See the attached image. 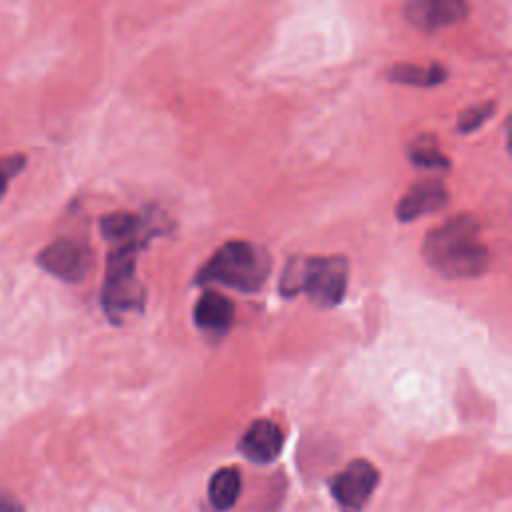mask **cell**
I'll return each instance as SVG.
<instances>
[{"mask_svg": "<svg viewBox=\"0 0 512 512\" xmlns=\"http://www.w3.org/2000/svg\"><path fill=\"white\" fill-rule=\"evenodd\" d=\"M424 258L446 278H474L488 266V250L480 242V228L472 216L458 214L432 228L424 240Z\"/></svg>", "mask_w": 512, "mask_h": 512, "instance_id": "cell-1", "label": "cell"}, {"mask_svg": "<svg viewBox=\"0 0 512 512\" xmlns=\"http://www.w3.org/2000/svg\"><path fill=\"white\" fill-rule=\"evenodd\" d=\"M348 262L342 256L298 258L286 264L280 290L286 296L304 292L316 306H336L346 290Z\"/></svg>", "mask_w": 512, "mask_h": 512, "instance_id": "cell-2", "label": "cell"}, {"mask_svg": "<svg viewBox=\"0 0 512 512\" xmlns=\"http://www.w3.org/2000/svg\"><path fill=\"white\" fill-rule=\"evenodd\" d=\"M268 274V258L252 244L232 240L222 244L200 272V282H220L238 290L260 288Z\"/></svg>", "mask_w": 512, "mask_h": 512, "instance_id": "cell-3", "label": "cell"}, {"mask_svg": "<svg viewBox=\"0 0 512 512\" xmlns=\"http://www.w3.org/2000/svg\"><path fill=\"white\" fill-rule=\"evenodd\" d=\"M108 254L106 278L102 286V304L110 320L120 322L142 308V286L136 280V240L114 242Z\"/></svg>", "mask_w": 512, "mask_h": 512, "instance_id": "cell-4", "label": "cell"}, {"mask_svg": "<svg viewBox=\"0 0 512 512\" xmlns=\"http://www.w3.org/2000/svg\"><path fill=\"white\" fill-rule=\"evenodd\" d=\"M38 264L64 282H80L90 270L92 252L74 238H60L38 254Z\"/></svg>", "mask_w": 512, "mask_h": 512, "instance_id": "cell-5", "label": "cell"}, {"mask_svg": "<svg viewBox=\"0 0 512 512\" xmlns=\"http://www.w3.org/2000/svg\"><path fill=\"white\" fill-rule=\"evenodd\" d=\"M378 484V470L368 460L350 462L334 480L332 494L344 512H360Z\"/></svg>", "mask_w": 512, "mask_h": 512, "instance_id": "cell-6", "label": "cell"}, {"mask_svg": "<svg viewBox=\"0 0 512 512\" xmlns=\"http://www.w3.org/2000/svg\"><path fill=\"white\" fill-rule=\"evenodd\" d=\"M468 16L466 0H406V22L422 32H436Z\"/></svg>", "mask_w": 512, "mask_h": 512, "instance_id": "cell-7", "label": "cell"}, {"mask_svg": "<svg viewBox=\"0 0 512 512\" xmlns=\"http://www.w3.org/2000/svg\"><path fill=\"white\" fill-rule=\"evenodd\" d=\"M448 204V190L440 180H422L410 186L396 206V216L402 222L422 218L430 212H438Z\"/></svg>", "mask_w": 512, "mask_h": 512, "instance_id": "cell-8", "label": "cell"}, {"mask_svg": "<svg viewBox=\"0 0 512 512\" xmlns=\"http://www.w3.org/2000/svg\"><path fill=\"white\" fill-rule=\"evenodd\" d=\"M284 446V434L272 420H254L240 440L242 454L258 464L272 462Z\"/></svg>", "mask_w": 512, "mask_h": 512, "instance_id": "cell-9", "label": "cell"}, {"mask_svg": "<svg viewBox=\"0 0 512 512\" xmlns=\"http://www.w3.org/2000/svg\"><path fill=\"white\" fill-rule=\"evenodd\" d=\"M234 314H236V308L230 298H226L218 292H206L196 302L194 322L202 330L224 334L232 326Z\"/></svg>", "mask_w": 512, "mask_h": 512, "instance_id": "cell-10", "label": "cell"}, {"mask_svg": "<svg viewBox=\"0 0 512 512\" xmlns=\"http://www.w3.org/2000/svg\"><path fill=\"white\" fill-rule=\"evenodd\" d=\"M390 82L406 84V86H418V88H430L436 84H442L446 80V70L440 64H394L386 72Z\"/></svg>", "mask_w": 512, "mask_h": 512, "instance_id": "cell-11", "label": "cell"}, {"mask_svg": "<svg viewBox=\"0 0 512 512\" xmlns=\"http://www.w3.org/2000/svg\"><path fill=\"white\" fill-rule=\"evenodd\" d=\"M240 494V474L236 468H220L210 478L208 496L216 510H228L234 506Z\"/></svg>", "mask_w": 512, "mask_h": 512, "instance_id": "cell-12", "label": "cell"}, {"mask_svg": "<svg viewBox=\"0 0 512 512\" xmlns=\"http://www.w3.org/2000/svg\"><path fill=\"white\" fill-rule=\"evenodd\" d=\"M142 222L136 214L130 212H114L102 218L100 228L108 242H124V240H136V234L140 230Z\"/></svg>", "mask_w": 512, "mask_h": 512, "instance_id": "cell-13", "label": "cell"}, {"mask_svg": "<svg viewBox=\"0 0 512 512\" xmlns=\"http://www.w3.org/2000/svg\"><path fill=\"white\" fill-rule=\"evenodd\" d=\"M410 160L416 166L434 168V170L450 166L448 158L438 150L436 140L432 136H422V138H418L416 142L410 144Z\"/></svg>", "mask_w": 512, "mask_h": 512, "instance_id": "cell-14", "label": "cell"}, {"mask_svg": "<svg viewBox=\"0 0 512 512\" xmlns=\"http://www.w3.org/2000/svg\"><path fill=\"white\" fill-rule=\"evenodd\" d=\"M492 110H494V102H484V104H478V106H472V108L464 110L458 118V130L460 132H472V130L480 128L492 116Z\"/></svg>", "mask_w": 512, "mask_h": 512, "instance_id": "cell-15", "label": "cell"}, {"mask_svg": "<svg viewBox=\"0 0 512 512\" xmlns=\"http://www.w3.org/2000/svg\"><path fill=\"white\" fill-rule=\"evenodd\" d=\"M24 156H8L0 158V198L6 194L8 182L12 176H16L24 166Z\"/></svg>", "mask_w": 512, "mask_h": 512, "instance_id": "cell-16", "label": "cell"}, {"mask_svg": "<svg viewBox=\"0 0 512 512\" xmlns=\"http://www.w3.org/2000/svg\"><path fill=\"white\" fill-rule=\"evenodd\" d=\"M0 512H24L22 504L0 486Z\"/></svg>", "mask_w": 512, "mask_h": 512, "instance_id": "cell-17", "label": "cell"}]
</instances>
